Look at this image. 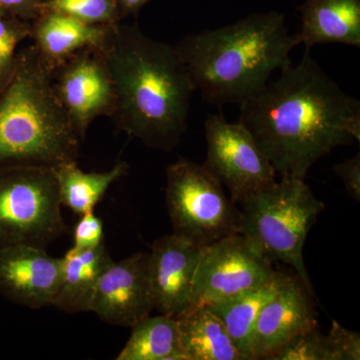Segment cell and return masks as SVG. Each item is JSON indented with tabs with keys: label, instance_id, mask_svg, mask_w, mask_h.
Listing matches in <instances>:
<instances>
[{
	"label": "cell",
	"instance_id": "2",
	"mask_svg": "<svg viewBox=\"0 0 360 360\" xmlns=\"http://www.w3.org/2000/svg\"><path fill=\"white\" fill-rule=\"evenodd\" d=\"M103 52L115 86L116 129L146 148L174 150L187 131L196 91L175 45L120 22Z\"/></svg>",
	"mask_w": 360,
	"mask_h": 360
},
{
	"label": "cell",
	"instance_id": "13",
	"mask_svg": "<svg viewBox=\"0 0 360 360\" xmlns=\"http://www.w3.org/2000/svg\"><path fill=\"white\" fill-rule=\"evenodd\" d=\"M201 246L172 233L158 238L149 252L148 271L153 307L176 317L188 309Z\"/></svg>",
	"mask_w": 360,
	"mask_h": 360
},
{
	"label": "cell",
	"instance_id": "24",
	"mask_svg": "<svg viewBox=\"0 0 360 360\" xmlns=\"http://www.w3.org/2000/svg\"><path fill=\"white\" fill-rule=\"evenodd\" d=\"M271 360H333L328 336L319 326L291 338Z\"/></svg>",
	"mask_w": 360,
	"mask_h": 360
},
{
	"label": "cell",
	"instance_id": "9",
	"mask_svg": "<svg viewBox=\"0 0 360 360\" xmlns=\"http://www.w3.org/2000/svg\"><path fill=\"white\" fill-rule=\"evenodd\" d=\"M276 272L250 238L241 233L225 236L201 250L189 307L224 302L266 283Z\"/></svg>",
	"mask_w": 360,
	"mask_h": 360
},
{
	"label": "cell",
	"instance_id": "7",
	"mask_svg": "<svg viewBox=\"0 0 360 360\" xmlns=\"http://www.w3.org/2000/svg\"><path fill=\"white\" fill-rule=\"evenodd\" d=\"M165 200L174 233L206 246L240 233V210L202 165L180 158L167 169Z\"/></svg>",
	"mask_w": 360,
	"mask_h": 360
},
{
	"label": "cell",
	"instance_id": "22",
	"mask_svg": "<svg viewBox=\"0 0 360 360\" xmlns=\"http://www.w3.org/2000/svg\"><path fill=\"white\" fill-rule=\"evenodd\" d=\"M44 11L66 14L89 25H115L122 22L116 0H44Z\"/></svg>",
	"mask_w": 360,
	"mask_h": 360
},
{
	"label": "cell",
	"instance_id": "11",
	"mask_svg": "<svg viewBox=\"0 0 360 360\" xmlns=\"http://www.w3.org/2000/svg\"><path fill=\"white\" fill-rule=\"evenodd\" d=\"M149 252L112 262L97 283L89 311L112 326L132 328L153 307L148 271Z\"/></svg>",
	"mask_w": 360,
	"mask_h": 360
},
{
	"label": "cell",
	"instance_id": "16",
	"mask_svg": "<svg viewBox=\"0 0 360 360\" xmlns=\"http://www.w3.org/2000/svg\"><path fill=\"white\" fill-rule=\"evenodd\" d=\"M302 15L296 44L305 49L340 44L360 47V0H305L297 7Z\"/></svg>",
	"mask_w": 360,
	"mask_h": 360
},
{
	"label": "cell",
	"instance_id": "8",
	"mask_svg": "<svg viewBox=\"0 0 360 360\" xmlns=\"http://www.w3.org/2000/svg\"><path fill=\"white\" fill-rule=\"evenodd\" d=\"M206 158L202 167L229 191L239 205L251 194L274 184L276 172L240 122H229L222 113L205 122Z\"/></svg>",
	"mask_w": 360,
	"mask_h": 360
},
{
	"label": "cell",
	"instance_id": "20",
	"mask_svg": "<svg viewBox=\"0 0 360 360\" xmlns=\"http://www.w3.org/2000/svg\"><path fill=\"white\" fill-rule=\"evenodd\" d=\"M51 169L58 184L61 205L80 217L94 212L111 184L127 174L129 165L125 161H118L106 172H85L80 169L77 161H66Z\"/></svg>",
	"mask_w": 360,
	"mask_h": 360
},
{
	"label": "cell",
	"instance_id": "26",
	"mask_svg": "<svg viewBox=\"0 0 360 360\" xmlns=\"http://www.w3.org/2000/svg\"><path fill=\"white\" fill-rule=\"evenodd\" d=\"M103 220L94 212L80 215L73 232V248L77 250H94L104 243Z\"/></svg>",
	"mask_w": 360,
	"mask_h": 360
},
{
	"label": "cell",
	"instance_id": "6",
	"mask_svg": "<svg viewBox=\"0 0 360 360\" xmlns=\"http://www.w3.org/2000/svg\"><path fill=\"white\" fill-rule=\"evenodd\" d=\"M66 231L51 168L0 167V246L45 248Z\"/></svg>",
	"mask_w": 360,
	"mask_h": 360
},
{
	"label": "cell",
	"instance_id": "21",
	"mask_svg": "<svg viewBox=\"0 0 360 360\" xmlns=\"http://www.w3.org/2000/svg\"><path fill=\"white\" fill-rule=\"evenodd\" d=\"M131 328V335L116 359L186 360L174 317L148 315Z\"/></svg>",
	"mask_w": 360,
	"mask_h": 360
},
{
	"label": "cell",
	"instance_id": "18",
	"mask_svg": "<svg viewBox=\"0 0 360 360\" xmlns=\"http://www.w3.org/2000/svg\"><path fill=\"white\" fill-rule=\"evenodd\" d=\"M288 276L276 271L266 283L206 307L222 321L245 360H253V333L260 312L281 290Z\"/></svg>",
	"mask_w": 360,
	"mask_h": 360
},
{
	"label": "cell",
	"instance_id": "29",
	"mask_svg": "<svg viewBox=\"0 0 360 360\" xmlns=\"http://www.w3.org/2000/svg\"><path fill=\"white\" fill-rule=\"evenodd\" d=\"M150 0H116L118 11L122 21L129 16H136L142 7L148 4Z\"/></svg>",
	"mask_w": 360,
	"mask_h": 360
},
{
	"label": "cell",
	"instance_id": "23",
	"mask_svg": "<svg viewBox=\"0 0 360 360\" xmlns=\"http://www.w3.org/2000/svg\"><path fill=\"white\" fill-rule=\"evenodd\" d=\"M32 22L21 20L14 16L0 18V94L11 82L15 70L18 44L30 39Z\"/></svg>",
	"mask_w": 360,
	"mask_h": 360
},
{
	"label": "cell",
	"instance_id": "27",
	"mask_svg": "<svg viewBox=\"0 0 360 360\" xmlns=\"http://www.w3.org/2000/svg\"><path fill=\"white\" fill-rule=\"evenodd\" d=\"M333 172L345 184V191L357 203L360 202V153L336 163Z\"/></svg>",
	"mask_w": 360,
	"mask_h": 360
},
{
	"label": "cell",
	"instance_id": "25",
	"mask_svg": "<svg viewBox=\"0 0 360 360\" xmlns=\"http://www.w3.org/2000/svg\"><path fill=\"white\" fill-rule=\"evenodd\" d=\"M328 336L333 360H359L360 335L333 321Z\"/></svg>",
	"mask_w": 360,
	"mask_h": 360
},
{
	"label": "cell",
	"instance_id": "10",
	"mask_svg": "<svg viewBox=\"0 0 360 360\" xmlns=\"http://www.w3.org/2000/svg\"><path fill=\"white\" fill-rule=\"evenodd\" d=\"M52 86L82 141L97 117L113 115L115 86L103 49H82L52 68Z\"/></svg>",
	"mask_w": 360,
	"mask_h": 360
},
{
	"label": "cell",
	"instance_id": "19",
	"mask_svg": "<svg viewBox=\"0 0 360 360\" xmlns=\"http://www.w3.org/2000/svg\"><path fill=\"white\" fill-rule=\"evenodd\" d=\"M175 319L186 360H245L222 321L206 307H188Z\"/></svg>",
	"mask_w": 360,
	"mask_h": 360
},
{
	"label": "cell",
	"instance_id": "5",
	"mask_svg": "<svg viewBox=\"0 0 360 360\" xmlns=\"http://www.w3.org/2000/svg\"><path fill=\"white\" fill-rule=\"evenodd\" d=\"M326 205L312 193L304 179L281 177L239 205L240 233L250 238L270 260L295 270L311 292L303 248L312 225Z\"/></svg>",
	"mask_w": 360,
	"mask_h": 360
},
{
	"label": "cell",
	"instance_id": "15",
	"mask_svg": "<svg viewBox=\"0 0 360 360\" xmlns=\"http://www.w3.org/2000/svg\"><path fill=\"white\" fill-rule=\"evenodd\" d=\"M113 27L89 25L66 14L44 11L32 21L30 39L40 56L53 68L82 49H103Z\"/></svg>",
	"mask_w": 360,
	"mask_h": 360
},
{
	"label": "cell",
	"instance_id": "28",
	"mask_svg": "<svg viewBox=\"0 0 360 360\" xmlns=\"http://www.w3.org/2000/svg\"><path fill=\"white\" fill-rule=\"evenodd\" d=\"M42 4L44 0H0V8L8 15L32 22L41 13Z\"/></svg>",
	"mask_w": 360,
	"mask_h": 360
},
{
	"label": "cell",
	"instance_id": "12",
	"mask_svg": "<svg viewBox=\"0 0 360 360\" xmlns=\"http://www.w3.org/2000/svg\"><path fill=\"white\" fill-rule=\"evenodd\" d=\"M61 279V258L39 246H0V295L32 309L53 307Z\"/></svg>",
	"mask_w": 360,
	"mask_h": 360
},
{
	"label": "cell",
	"instance_id": "14",
	"mask_svg": "<svg viewBox=\"0 0 360 360\" xmlns=\"http://www.w3.org/2000/svg\"><path fill=\"white\" fill-rule=\"evenodd\" d=\"M309 293L300 278L288 276L258 316L252 338L253 360H271L291 338L319 326Z\"/></svg>",
	"mask_w": 360,
	"mask_h": 360
},
{
	"label": "cell",
	"instance_id": "4",
	"mask_svg": "<svg viewBox=\"0 0 360 360\" xmlns=\"http://www.w3.org/2000/svg\"><path fill=\"white\" fill-rule=\"evenodd\" d=\"M82 142L54 94L52 66L33 44L18 51L13 78L0 94V167L77 161Z\"/></svg>",
	"mask_w": 360,
	"mask_h": 360
},
{
	"label": "cell",
	"instance_id": "1",
	"mask_svg": "<svg viewBox=\"0 0 360 360\" xmlns=\"http://www.w3.org/2000/svg\"><path fill=\"white\" fill-rule=\"evenodd\" d=\"M245 125L281 177L304 179L316 161L360 141V101L305 51L239 105Z\"/></svg>",
	"mask_w": 360,
	"mask_h": 360
},
{
	"label": "cell",
	"instance_id": "30",
	"mask_svg": "<svg viewBox=\"0 0 360 360\" xmlns=\"http://www.w3.org/2000/svg\"><path fill=\"white\" fill-rule=\"evenodd\" d=\"M6 13H4V11H2L1 8H0V18H2V16L6 15Z\"/></svg>",
	"mask_w": 360,
	"mask_h": 360
},
{
	"label": "cell",
	"instance_id": "17",
	"mask_svg": "<svg viewBox=\"0 0 360 360\" xmlns=\"http://www.w3.org/2000/svg\"><path fill=\"white\" fill-rule=\"evenodd\" d=\"M112 262L104 243L94 250L72 246L61 257L60 285L53 307L68 314L89 311L97 283Z\"/></svg>",
	"mask_w": 360,
	"mask_h": 360
},
{
	"label": "cell",
	"instance_id": "3",
	"mask_svg": "<svg viewBox=\"0 0 360 360\" xmlns=\"http://www.w3.org/2000/svg\"><path fill=\"white\" fill-rule=\"evenodd\" d=\"M295 46L285 15L269 11L186 35L175 49L194 89L206 103L224 108L240 105L259 91L276 70L290 65Z\"/></svg>",
	"mask_w": 360,
	"mask_h": 360
}]
</instances>
